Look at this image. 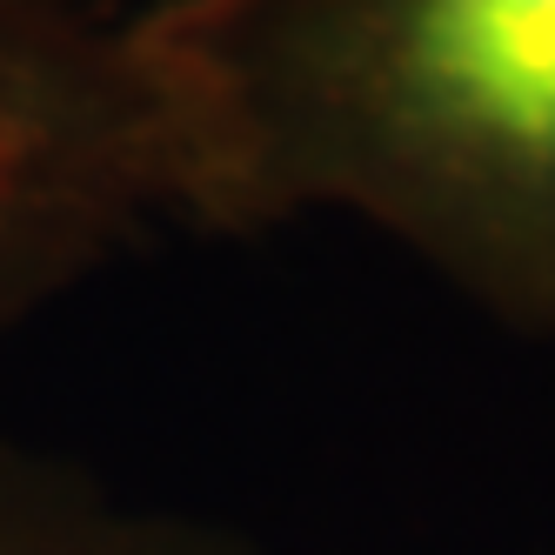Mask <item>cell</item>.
<instances>
[{
    "label": "cell",
    "instance_id": "7a4b0ae2",
    "mask_svg": "<svg viewBox=\"0 0 555 555\" xmlns=\"http://www.w3.org/2000/svg\"><path fill=\"white\" fill-rule=\"evenodd\" d=\"M175 228L208 234L202 147L147 14L0 0V335Z\"/></svg>",
    "mask_w": 555,
    "mask_h": 555
},
{
    "label": "cell",
    "instance_id": "3957f363",
    "mask_svg": "<svg viewBox=\"0 0 555 555\" xmlns=\"http://www.w3.org/2000/svg\"><path fill=\"white\" fill-rule=\"evenodd\" d=\"M0 555H268L202 515L134 502L94 468L0 428Z\"/></svg>",
    "mask_w": 555,
    "mask_h": 555
},
{
    "label": "cell",
    "instance_id": "6da1fadb",
    "mask_svg": "<svg viewBox=\"0 0 555 555\" xmlns=\"http://www.w3.org/2000/svg\"><path fill=\"white\" fill-rule=\"evenodd\" d=\"M208 234L348 215L555 341V0H147Z\"/></svg>",
    "mask_w": 555,
    "mask_h": 555
}]
</instances>
